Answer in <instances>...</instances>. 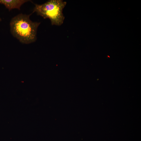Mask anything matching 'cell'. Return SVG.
Returning <instances> with one entry per match:
<instances>
[{"label": "cell", "instance_id": "obj_1", "mask_svg": "<svg viewBox=\"0 0 141 141\" xmlns=\"http://www.w3.org/2000/svg\"><path fill=\"white\" fill-rule=\"evenodd\" d=\"M32 14H19L13 17L10 23L12 35L24 44L33 43L37 39V30L40 23L32 21L30 18Z\"/></svg>", "mask_w": 141, "mask_h": 141}, {"label": "cell", "instance_id": "obj_2", "mask_svg": "<svg viewBox=\"0 0 141 141\" xmlns=\"http://www.w3.org/2000/svg\"><path fill=\"white\" fill-rule=\"evenodd\" d=\"M66 4L62 0H50L41 4H34L32 13L35 12L44 19H49L52 25L60 26L65 19L63 11Z\"/></svg>", "mask_w": 141, "mask_h": 141}, {"label": "cell", "instance_id": "obj_3", "mask_svg": "<svg viewBox=\"0 0 141 141\" xmlns=\"http://www.w3.org/2000/svg\"><path fill=\"white\" fill-rule=\"evenodd\" d=\"M28 0H0V4L4 5L9 11L15 9L19 10L21 5Z\"/></svg>", "mask_w": 141, "mask_h": 141}, {"label": "cell", "instance_id": "obj_4", "mask_svg": "<svg viewBox=\"0 0 141 141\" xmlns=\"http://www.w3.org/2000/svg\"><path fill=\"white\" fill-rule=\"evenodd\" d=\"M1 17H0V21H1Z\"/></svg>", "mask_w": 141, "mask_h": 141}]
</instances>
